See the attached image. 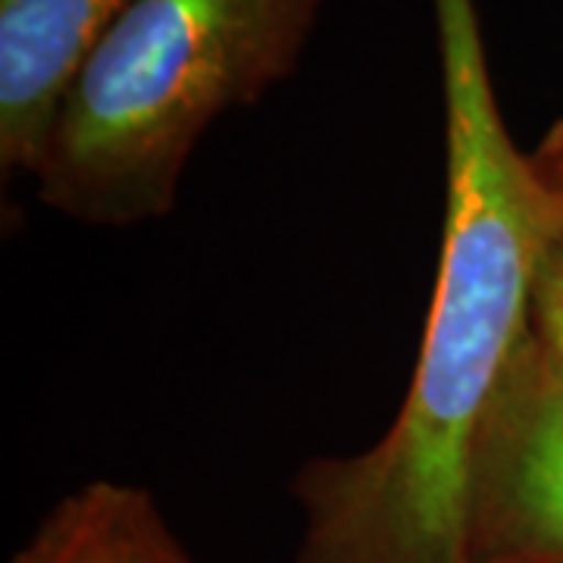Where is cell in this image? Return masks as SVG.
<instances>
[{"label": "cell", "instance_id": "cell-1", "mask_svg": "<svg viewBox=\"0 0 563 563\" xmlns=\"http://www.w3.org/2000/svg\"><path fill=\"white\" fill-rule=\"evenodd\" d=\"M444 101V229L417 366L369 448L291 483L298 563H466L476 451L532 339L558 201L510 139L476 0H432Z\"/></svg>", "mask_w": 563, "mask_h": 563}, {"label": "cell", "instance_id": "cell-2", "mask_svg": "<svg viewBox=\"0 0 563 563\" xmlns=\"http://www.w3.org/2000/svg\"><path fill=\"white\" fill-rule=\"evenodd\" d=\"M322 3L135 0L63 98L38 201L98 229L166 217L207 129L298 69Z\"/></svg>", "mask_w": 563, "mask_h": 563}, {"label": "cell", "instance_id": "cell-3", "mask_svg": "<svg viewBox=\"0 0 563 563\" xmlns=\"http://www.w3.org/2000/svg\"><path fill=\"white\" fill-rule=\"evenodd\" d=\"M466 563H563V391L536 339L476 451Z\"/></svg>", "mask_w": 563, "mask_h": 563}, {"label": "cell", "instance_id": "cell-4", "mask_svg": "<svg viewBox=\"0 0 563 563\" xmlns=\"http://www.w3.org/2000/svg\"><path fill=\"white\" fill-rule=\"evenodd\" d=\"M135 0H0V166L38 173L63 98Z\"/></svg>", "mask_w": 563, "mask_h": 563}, {"label": "cell", "instance_id": "cell-5", "mask_svg": "<svg viewBox=\"0 0 563 563\" xmlns=\"http://www.w3.org/2000/svg\"><path fill=\"white\" fill-rule=\"evenodd\" d=\"M132 485L95 479L66 495L10 563H122Z\"/></svg>", "mask_w": 563, "mask_h": 563}, {"label": "cell", "instance_id": "cell-6", "mask_svg": "<svg viewBox=\"0 0 563 563\" xmlns=\"http://www.w3.org/2000/svg\"><path fill=\"white\" fill-rule=\"evenodd\" d=\"M532 339L563 391V225L544 247L532 285Z\"/></svg>", "mask_w": 563, "mask_h": 563}, {"label": "cell", "instance_id": "cell-7", "mask_svg": "<svg viewBox=\"0 0 563 563\" xmlns=\"http://www.w3.org/2000/svg\"><path fill=\"white\" fill-rule=\"evenodd\" d=\"M122 563H195L179 536L169 529L154 498L132 485L122 529Z\"/></svg>", "mask_w": 563, "mask_h": 563}, {"label": "cell", "instance_id": "cell-8", "mask_svg": "<svg viewBox=\"0 0 563 563\" xmlns=\"http://www.w3.org/2000/svg\"><path fill=\"white\" fill-rule=\"evenodd\" d=\"M529 161L536 166L539 179L544 181V188L551 191V198L558 201L563 217V120L548 129L542 144L529 154Z\"/></svg>", "mask_w": 563, "mask_h": 563}]
</instances>
